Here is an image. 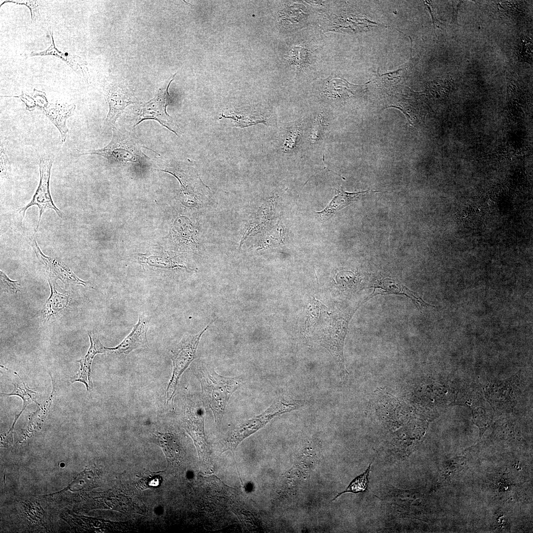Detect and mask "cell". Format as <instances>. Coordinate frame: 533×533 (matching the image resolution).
<instances>
[{"label":"cell","mask_w":533,"mask_h":533,"mask_svg":"<svg viewBox=\"0 0 533 533\" xmlns=\"http://www.w3.org/2000/svg\"><path fill=\"white\" fill-rule=\"evenodd\" d=\"M415 61L411 58L409 61L401 66L397 70L380 75L379 77L385 84H395L405 79L409 76Z\"/></svg>","instance_id":"cell-20"},{"label":"cell","mask_w":533,"mask_h":533,"mask_svg":"<svg viewBox=\"0 0 533 533\" xmlns=\"http://www.w3.org/2000/svg\"><path fill=\"white\" fill-rule=\"evenodd\" d=\"M150 321L149 316L144 315L139 316L137 323L134 326L130 333L117 346L113 348L107 347V352L127 354L135 349L147 347L148 342L147 333Z\"/></svg>","instance_id":"cell-10"},{"label":"cell","mask_w":533,"mask_h":533,"mask_svg":"<svg viewBox=\"0 0 533 533\" xmlns=\"http://www.w3.org/2000/svg\"><path fill=\"white\" fill-rule=\"evenodd\" d=\"M488 411L482 406L475 408L473 411V420L475 424L480 428L481 432L484 431L490 424L489 414Z\"/></svg>","instance_id":"cell-24"},{"label":"cell","mask_w":533,"mask_h":533,"mask_svg":"<svg viewBox=\"0 0 533 533\" xmlns=\"http://www.w3.org/2000/svg\"><path fill=\"white\" fill-rule=\"evenodd\" d=\"M94 483V477L91 471H84L80 473L66 490L71 491L89 490Z\"/></svg>","instance_id":"cell-22"},{"label":"cell","mask_w":533,"mask_h":533,"mask_svg":"<svg viewBox=\"0 0 533 533\" xmlns=\"http://www.w3.org/2000/svg\"><path fill=\"white\" fill-rule=\"evenodd\" d=\"M104 90L109 110L105 119L106 125L114 128L116 121L129 105L136 103L127 88L119 84H110Z\"/></svg>","instance_id":"cell-8"},{"label":"cell","mask_w":533,"mask_h":533,"mask_svg":"<svg viewBox=\"0 0 533 533\" xmlns=\"http://www.w3.org/2000/svg\"><path fill=\"white\" fill-rule=\"evenodd\" d=\"M53 162L52 156L46 155L41 156L39 160L40 172V181L38 189L31 201L25 206L21 209L20 213L22 212L21 221L25 216L26 210L32 206L36 205L39 209V218L38 223L35 228L36 232L38 228L43 213L47 209H52L61 218H62L61 211L54 203L49 190V179L51 170Z\"/></svg>","instance_id":"cell-5"},{"label":"cell","mask_w":533,"mask_h":533,"mask_svg":"<svg viewBox=\"0 0 533 533\" xmlns=\"http://www.w3.org/2000/svg\"><path fill=\"white\" fill-rule=\"evenodd\" d=\"M303 406L300 400L279 397L259 415L245 421L233 429L224 441L226 450L233 449L243 440L263 427L275 417L298 410Z\"/></svg>","instance_id":"cell-3"},{"label":"cell","mask_w":533,"mask_h":533,"mask_svg":"<svg viewBox=\"0 0 533 533\" xmlns=\"http://www.w3.org/2000/svg\"><path fill=\"white\" fill-rule=\"evenodd\" d=\"M369 191L349 192L342 190H337L335 194L328 205L322 211L317 212L316 214L322 220H326L332 217L337 212L357 200L360 196L369 192Z\"/></svg>","instance_id":"cell-15"},{"label":"cell","mask_w":533,"mask_h":533,"mask_svg":"<svg viewBox=\"0 0 533 533\" xmlns=\"http://www.w3.org/2000/svg\"><path fill=\"white\" fill-rule=\"evenodd\" d=\"M75 108L74 104H61L58 103H50L43 108L45 115L60 131L63 142L65 141L69 131L66 124V120L74 114Z\"/></svg>","instance_id":"cell-12"},{"label":"cell","mask_w":533,"mask_h":533,"mask_svg":"<svg viewBox=\"0 0 533 533\" xmlns=\"http://www.w3.org/2000/svg\"><path fill=\"white\" fill-rule=\"evenodd\" d=\"M374 290L379 289L381 291L378 294L402 295L411 299L418 307L433 306L426 303L415 292L410 290L401 282L394 279L385 278L377 280L374 285Z\"/></svg>","instance_id":"cell-13"},{"label":"cell","mask_w":533,"mask_h":533,"mask_svg":"<svg viewBox=\"0 0 533 533\" xmlns=\"http://www.w3.org/2000/svg\"><path fill=\"white\" fill-rule=\"evenodd\" d=\"M371 464H369L366 471L361 475L354 479L346 489L343 492L339 493L333 499L335 500L341 495L345 493H351L358 494L364 492L366 490L369 483V477L370 472Z\"/></svg>","instance_id":"cell-21"},{"label":"cell","mask_w":533,"mask_h":533,"mask_svg":"<svg viewBox=\"0 0 533 533\" xmlns=\"http://www.w3.org/2000/svg\"><path fill=\"white\" fill-rule=\"evenodd\" d=\"M161 482V477L156 473H145L137 482L136 487L141 490L152 488L158 486Z\"/></svg>","instance_id":"cell-23"},{"label":"cell","mask_w":533,"mask_h":533,"mask_svg":"<svg viewBox=\"0 0 533 533\" xmlns=\"http://www.w3.org/2000/svg\"><path fill=\"white\" fill-rule=\"evenodd\" d=\"M13 2L17 4H23L27 6L30 10L31 14V19L32 22H34L40 18V14L39 12V5L38 3V1L35 0H6L0 4L1 6L5 2Z\"/></svg>","instance_id":"cell-27"},{"label":"cell","mask_w":533,"mask_h":533,"mask_svg":"<svg viewBox=\"0 0 533 533\" xmlns=\"http://www.w3.org/2000/svg\"><path fill=\"white\" fill-rule=\"evenodd\" d=\"M453 17L452 22L455 24H457V13L459 9V7L460 4L463 2V1H453Z\"/></svg>","instance_id":"cell-28"},{"label":"cell","mask_w":533,"mask_h":533,"mask_svg":"<svg viewBox=\"0 0 533 533\" xmlns=\"http://www.w3.org/2000/svg\"><path fill=\"white\" fill-rule=\"evenodd\" d=\"M174 77L165 89L161 90L153 98L141 105L137 122L134 127L145 120L152 119L178 135L173 127L172 118L166 112L167 106L170 101L168 89Z\"/></svg>","instance_id":"cell-7"},{"label":"cell","mask_w":533,"mask_h":533,"mask_svg":"<svg viewBox=\"0 0 533 533\" xmlns=\"http://www.w3.org/2000/svg\"><path fill=\"white\" fill-rule=\"evenodd\" d=\"M88 335L90 346L85 356L77 361L80 364L79 369L71 380L72 383L79 381L84 384L87 391H90L93 388L91 366L94 356L98 353H105L107 351V347L101 343L97 337L91 334Z\"/></svg>","instance_id":"cell-11"},{"label":"cell","mask_w":533,"mask_h":533,"mask_svg":"<svg viewBox=\"0 0 533 533\" xmlns=\"http://www.w3.org/2000/svg\"><path fill=\"white\" fill-rule=\"evenodd\" d=\"M31 245L37 256L39 259L42 260L49 277L56 276L59 278H66L75 281L80 280L64 264L49 257L45 256L40 249L35 238L31 239Z\"/></svg>","instance_id":"cell-16"},{"label":"cell","mask_w":533,"mask_h":533,"mask_svg":"<svg viewBox=\"0 0 533 533\" xmlns=\"http://www.w3.org/2000/svg\"><path fill=\"white\" fill-rule=\"evenodd\" d=\"M154 440L169 458H177L180 455V443L174 434L157 433L154 435Z\"/></svg>","instance_id":"cell-17"},{"label":"cell","mask_w":533,"mask_h":533,"mask_svg":"<svg viewBox=\"0 0 533 533\" xmlns=\"http://www.w3.org/2000/svg\"><path fill=\"white\" fill-rule=\"evenodd\" d=\"M355 311L348 312L340 316L336 321L333 329L329 330L328 334H323L320 338L322 345L329 350L333 357L343 381L346 380L348 375L343 356L344 339L348 322Z\"/></svg>","instance_id":"cell-6"},{"label":"cell","mask_w":533,"mask_h":533,"mask_svg":"<svg viewBox=\"0 0 533 533\" xmlns=\"http://www.w3.org/2000/svg\"><path fill=\"white\" fill-rule=\"evenodd\" d=\"M51 293L46 301L43 309V313L45 319H49L54 315L61 312L67 305L69 302L68 296L57 293L55 287H52L49 283Z\"/></svg>","instance_id":"cell-18"},{"label":"cell","mask_w":533,"mask_h":533,"mask_svg":"<svg viewBox=\"0 0 533 533\" xmlns=\"http://www.w3.org/2000/svg\"><path fill=\"white\" fill-rule=\"evenodd\" d=\"M110 143L103 148L79 151V155L96 154L106 158L111 163L142 166L149 161L150 158L143 153L137 138L126 131L114 127Z\"/></svg>","instance_id":"cell-2"},{"label":"cell","mask_w":533,"mask_h":533,"mask_svg":"<svg viewBox=\"0 0 533 533\" xmlns=\"http://www.w3.org/2000/svg\"><path fill=\"white\" fill-rule=\"evenodd\" d=\"M208 327L197 334L184 337L173 350L172 374L165 392V401L167 404L173 401L181 376L195 358L200 339Z\"/></svg>","instance_id":"cell-4"},{"label":"cell","mask_w":533,"mask_h":533,"mask_svg":"<svg viewBox=\"0 0 533 533\" xmlns=\"http://www.w3.org/2000/svg\"><path fill=\"white\" fill-rule=\"evenodd\" d=\"M532 40L524 38L518 43V55L520 59L531 63L532 61Z\"/></svg>","instance_id":"cell-25"},{"label":"cell","mask_w":533,"mask_h":533,"mask_svg":"<svg viewBox=\"0 0 533 533\" xmlns=\"http://www.w3.org/2000/svg\"><path fill=\"white\" fill-rule=\"evenodd\" d=\"M50 33L52 40L51 45L45 50L38 52H32L30 56L52 55L56 56L65 61L77 74L85 78H88L89 72L86 66V62L77 55L68 53H62L59 51L55 45L52 32L50 31Z\"/></svg>","instance_id":"cell-14"},{"label":"cell","mask_w":533,"mask_h":533,"mask_svg":"<svg viewBox=\"0 0 533 533\" xmlns=\"http://www.w3.org/2000/svg\"><path fill=\"white\" fill-rule=\"evenodd\" d=\"M13 385H14V389H13V390L11 393H8H8H1V394L4 395H7V396L16 395V396H18L22 398V400H23V408H22L21 411H20V412L18 414L16 415L15 418V419H14V422L13 423L12 427L10 429V430L8 431V432H10V433L11 432L12 433H13V430L14 426V425H15L16 422L17 421V419H18L19 417L20 416L21 414L23 413V412L26 409L27 405H29L31 402H35L38 406L39 405L38 404V403L37 402V401L36 400V399H35V395H36V392L34 391H33V390H31L30 388H29V387H27L25 383L22 381H21V383L15 382V383H13Z\"/></svg>","instance_id":"cell-19"},{"label":"cell","mask_w":533,"mask_h":533,"mask_svg":"<svg viewBox=\"0 0 533 533\" xmlns=\"http://www.w3.org/2000/svg\"><path fill=\"white\" fill-rule=\"evenodd\" d=\"M0 287L2 291L15 294L20 291V284L17 281L10 280L2 271H0Z\"/></svg>","instance_id":"cell-26"},{"label":"cell","mask_w":533,"mask_h":533,"mask_svg":"<svg viewBox=\"0 0 533 533\" xmlns=\"http://www.w3.org/2000/svg\"><path fill=\"white\" fill-rule=\"evenodd\" d=\"M203 402L210 408L216 421L221 420L233 393L242 384L244 377H224L213 368L201 366L196 372Z\"/></svg>","instance_id":"cell-1"},{"label":"cell","mask_w":533,"mask_h":533,"mask_svg":"<svg viewBox=\"0 0 533 533\" xmlns=\"http://www.w3.org/2000/svg\"><path fill=\"white\" fill-rule=\"evenodd\" d=\"M204 409L200 402L187 405L185 419L188 428L199 451L203 455H208L209 447L204 430Z\"/></svg>","instance_id":"cell-9"}]
</instances>
